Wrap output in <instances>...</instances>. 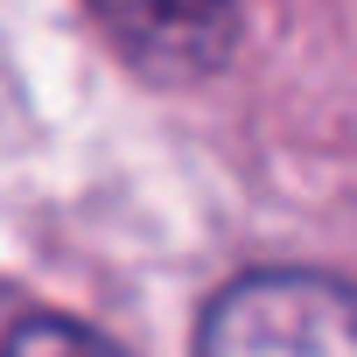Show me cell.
Returning a JSON list of instances; mask_svg holds the SVG:
<instances>
[{
  "mask_svg": "<svg viewBox=\"0 0 357 357\" xmlns=\"http://www.w3.org/2000/svg\"><path fill=\"white\" fill-rule=\"evenodd\" d=\"M197 357H357V287L315 266H259L211 294Z\"/></svg>",
  "mask_w": 357,
  "mask_h": 357,
  "instance_id": "cell-1",
  "label": "cell"
},
{
  "mask_svg": "<svg viewBox=\"0 0 357 357\" xmlns=\"http://www.w3.org/2000/svg\"><path fill=\"white\" fill-rule=\"evenodd\" d=\"M84 8L112 43V56L161 91L211 84L245 43L238 0H84Z\"/></svg>",
  "mask_w": 357,
  "mask_h": 357,
  "instance_id": "cell-2",
  "label": "cell"
},
{
  "mask_svg": "<svg viewBox=\"0 0 357 357\" xmlns=\"http://www.w3.org/2000/svg\"><path fill=\"white\" fill-rule=\"evenodd\" d=\"M8 357H119L105 336H91L84 322H63V315H29L15 336H8Z\"/></svg>",
  "mask_w": 357,
  "mask_h": 357,
  "instance_id": "cell-3",
  "label": "cell"
}]
</instances>
